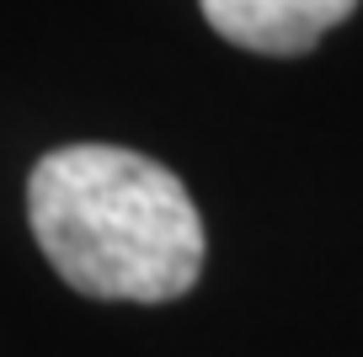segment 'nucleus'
<instances>
[{"label": "nucleus", "instance_id": "1", "mask_svg": "<svg viewBox=\"0 0 363 357\" xmlns=\"http://www.w3.org/2000/svg\"><path fill=\"white\" fill-rule=\"evenodd\" d=\"M27 219L43 256L91 299L166 304L203 272V224L160 160L118 144H69L33 166Z\"/></svg>", "mask_w": 363, "mask_h": 357}, {"label": "nucleus", "instance_id": "2", "mask_svg": "<svg viewBox=\"0 0 363 357\" xmlns=\"http://www.w3.org/2000/svg\"><path fill=\"white\" fill-rule=\"evenodd\" d=\"M219 38L251 54H305L337 22L358 11V0H198Z\"/></svg>", "mask_w": 363, "mask_h": 357}]
</instances>
